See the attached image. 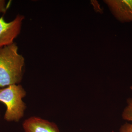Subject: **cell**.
I'll return each mask as SVG.
<instances>
[{
    "label": "cell",
    "mask_w": 132,
    "mask_h": 132,
    "mask_svg": "<svg viewBox=\"0 0 132 132\" xmlns=\"http://www.w3.org/2000/svg\"><path fill=\"white\" fill-rule=\"evenodd\" d=\"M1 88H0V90H1Z\"/></svg>",
    "instance_id": "10"
},
{
    "label": "cell",
    "mask_w": 132,
    "mask_h": 132,
    "mask_svg": "<svg viewBox=\"0 0 132 132\" xmlns=\"http://www.w3.org/2000/svg\"><path fill=\"white\" fill-rule=\"evenodd\" d=\"M112 8L118 19L132 21V1H112Z\"/></svg>",
    "instance_id": "5"
},
{
    "label": "cell",
    "mask_w": 132,
    "mask_h": 132,
    "mask_svg": "<svg viewBox=\"0 0 132 132\" xmlns=\"http://www.w3.org/2000/svg\"><path fill=\"white\" fill-rule=\"evenodd\" d=\"M24 16L18 14L12 21L7 22L3 16L0 18V48L11 45L21 31Z\"/></svg>",
    "instance_id": "3"
},
{
    "label": "cell",
    "mask_w": 132,
    "mask_h": 132,
    "mask_svg": "<svg viewBox=\"0 0 132 132\" xmlns=\"http://www.w3.org/2000/svg\"><path fill=\"white\" fill-rule=\"evenodd\" d=\"M26 95V91L19 84L10 85L1 89L0 102L6 107L4 115L5 120L18 122L24 116L26 106L22 98Z\"/></svg>",
    "instance_id": "2"
},
{
    "label": "cell",
    "mask_w": 132,
    "mask_h": 132,
    "mask_svg": "<svg viewBox=\"0 0 132 132\" xmlns=\"http://www.w3.org/2000/svg\"><path fill=\"white\" fill-rule=\"evenodd\" d=\"M22 126L25 132H60L54 123L36 116L26 120Z\"/></svg>",
    "instance_id": "4"
},
{
    "label": "cell",
    "mask_w": 132,
    "mask_h": 132,
    "mask_svg": "<svg viewBox=\"0 0 132 132\" xmlns=\"http://www.w3.org/2000/svg\"><path fill=\"white\" fill-rule=\"evenodd\" d=\"M120 132H132L131 123H126L121 126Z\"/></svg>",
    "instance_id": "7"
},
{
    "label": "cell",
    "mask_w": 132,
    "mask_h": 132,
    "mask_svg": "<svg viewBox=\"0 0 132 132\" xmlns=\"http://www.w3.org/2000/svg\"><path fill=\"white\" fill-rule=\"evenodd\" d=\"M122 117L123 119L130 121L132 124V97L128 101L127 105L122 114Z\"/></svg>",
    "instance_id": "6"
},
{
    "label": "cell",
    "mask_w": 132,
    "mask_h": 132,
    "mask_svg": "<svg viewBox=\"0 0 132 132\" xmlns=\"http://www.w3.org/2000/svg\"><path fill=\"white\" fill-rule=\"evenodd\" d=\"M130 88H131V90H132V86L131 87H130Z\"/></svg>",
    "instance_id": "9"
},
{
    "label": "cell",
    "mask_w": 132,
    "mask_h": 132,
    "mask_svg": "<svg viewBox=\"0 0 132 132\" xmlns=\"http://www.w3.org/2000/svg\"><path fill=\"white\" fill-rule=\"evenodd\" d=\"M24 57L18 53V46L13 43L0 48V88L19 85L23 77Z\"/></svg>",
    "instance_id": "1"
},
{
    "label": "cell",
    "mask_w": 132,
    "mask_h": 132,
    "mask_svg": "<svg viewBox=\"0 0 132 132\" xmlns=\"http://www.w3.org/2000/svg\"><path fill=\"white\" fill-rule=\"evenodd\" d=\"M7 7L5 1L0 0V13H5L7 9Z\"/></svg>",
    "instance_id": "8"
}]
</instances>
